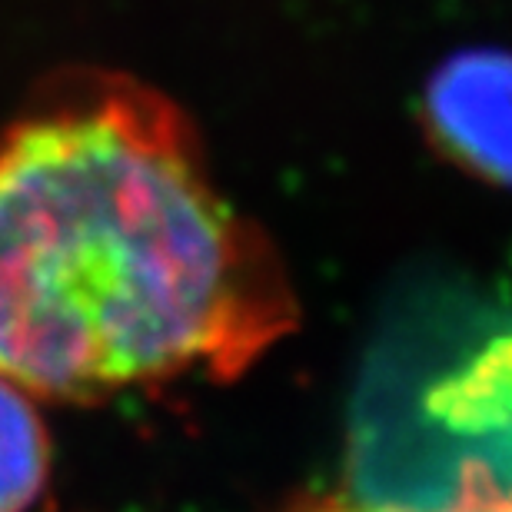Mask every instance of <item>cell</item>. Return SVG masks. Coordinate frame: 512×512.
<instances>
[{
  "label": "cell",
  "instance_id": "1",
  "mask_svg": "<svg viewBox=\"0 0 512 512\" xmlns=\"http://www.w3.org/2000/svg\"><path fill=\"white\" fill-rule=\"evenodd\" d=\"M293 326L273 243L160 90L80 74L0 130L4 380L67 403L223 380Z\"/></svg>",
  "mask_w": 512,
  "mask_h": 512
},
{
  "label": "cell",
  "instance_id": "2",
  "mask_svg": "<svg viewBox=\"0 0 512 512\" xmlns=\"http://www.w3.org/2000/svg\"><path fill=\"white\" fill-rule=\"evenodd\" d=\"M423 419L429 449L453 483L439 509L512 503V330L489 336L429 383Z\"/></svg>",
  "mask_w": 512,
  "mask_h": 512
},
{
  "label": "cell",
  "instance_id": "3",
  "mask_svg": "<svg viewBox=\"0 0 512 512\" xmlns=\"http://www.w3.org/2000/svg\"><path fill=\"white\" fill-rule=\"evenodd\" d=\"M426 114L456 163L512 187V54L473 50L446 60L429 80Z\"/></svg>",
  "mask_w": 512,
  "mask_h": 512
},
{
  "label": "cell",
  "instance_id": "4",
  "mask_svg": "<svg viewBox=\"0 0 512 512\" xmlns=\"http://www.w3.org/2000/svg\"><path fill=\"white\" fill-rule=\"evenodd\" d=\"M50 476V439L34 399L0 376V512H27Z\"/></svg>",
  "mask_w": 512,
  "mask_h": 512
},
{
  "label": "cell",
  "instance_id": "5",
  "mask_svg": "<svg viewBox=\"0 0 512 512\" xmlns=\"http://www.w3.org/2000/svg\"><path fill=\"white\" fill-rule=\"evenodd\" d=\"M316 512H512L509 506H463V509H406V506H323Z\"/></svg>",
  "mask_w": 512,
  "mask_h": 512
}]
</instances>
